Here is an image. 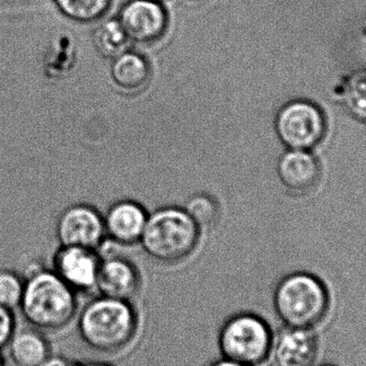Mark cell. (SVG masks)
Segmentation results:
<instances>
[{
	"label": "cell",
	"mask_w": 366,
	"mask_h": 366,
	"mask_svg": "<svg viewBox=\"0 0 366 366\" xmlns=\"http://www.w3.org/2000/svg\"><path fill=\"white\" fill-rule=\"evenodd\" d=\"M16 329L14 311L0 307V350L6 347Z\"/></svg>",
	"instance_id": "44dd1931"
},
{
	"label": "cell",
	"mask_w": 366,
	"mask_h": 366,
	"mask_svg": "<svg viewBox=\"0 0 366 366\" xmlns=\"http://www.w3.org/2000/svg\"><path fill=\"white\" fill-rule=\"evenodd\" d=\"M275 132L287 149L313 150L328 131L324 111L305 99L285 103L275 116Z\"/></svg>",
	"instance_id": "8992f818"
},
{
	"label": "cell",
	"mask_w": 366,
	"mask_h": 366,
	"mask_svg": "<svg viewBox=\"0 0 366 366\" xmlns=\"http://www.w3.org/2000/svg\"><path fill=\"white\" fill-rule=\"evenodd\" d=\"M274 337L268 322L256 313L239 312L222 324L217 347L222 358L249 366L268 360Z\"/></svg>",
	"instance_id": "5b68a950"
},
{
	"label": "cell",
	"mask_w": 366,
	"mask_h": 366,
	"mask_svg": "<svg viewBox=\"0 0 366 366\" xmlns=\"http://www.w3.org/2000/svg\"><path fill=\"white\" fill-rule=\"evenodd\" d=\"M21 315L29 326L45 333L64 330L79 313V298L51 268L31 264L24 275Z\"/></svg>",
	"instance_id": "6da1fadb"
},
{
	"label": "cell",
	"mask_w": 366,
	"mask_h": 366,
	"mask_svg": "<svg viewBox=\"0 0 366 366\" xmlns=\"http://www.w3.org/2000/svg\"><path fill=\"white\" fill-rule=\"evenodd\" d=\"M94 43L102 57L114 59L128 51L131 41L118 19H107L94 29Z\"/></svg>",
	"instance_id": "2e32d148"
},
{
	"label": "cell",
	"mask_w": 366,
	"mask_h": 366,
	"mask_svg": "<svg viewBox=\"0 0 366 366\" xmlns=\"http://www.w3.org/2000/svg\"><path fill=\"white\" fill-rule=\"evenodd\" d=\"M62 14L79 23H94L102 19L113 0H54Z\"/></svg>",
	"instance_id": "e0dca14e"
},
{
	"label": "cell",
	"mask_w": 366,
	"mask_h": 366,
	"mask_svg": "<svg viewBox=\"0 0 366 366\" xmlns=\"http://www.w3.org/2000/svg\"><path fill=\"white\" fill-rule=\"evenodd\" d=\"M4 350L13 366H39L53 355L46 333L31 326L16 329Z\"/></svg>",
	"instance_id": "9a60e30c"
},
{
	"label": "cell",
	"mask_w": 366,
	"mask_h": 366,
	"mask_svg": "<svg viewBox=\"0 0 366 366\" xmlns=\"http://www.w3.org/2000/svg\"><path fill=\"white\" fill-rule=\"evenodd\" d=\"M112 60V81L120 92L133 96L148 87L152 81V68L143 54L129 49Z\"/></svg>",
	"instance_id": "5bb4252c"
},
{
	"label": "cell",
	"mask_w": 366,
	"mask_h": 366,
	"mask_svg": "<svg viewBox=\"0 0 366 366\" xmlns=\"http://www.w3.org/2000/svg\"><path fill=\"white\" fill-rule=\"evenodd\" d=\"M273 307L286 327L311 329L322 322L328 313V290L315 275L292 273L277 283L273 292Z\"/></svg>",
	"instance_id": "277c9868"
},
{
	"label": "cell",
	"mask_w": 366,
	"mask_h": 366,
	"mask_svg": "<svg viewBox=\"0 0 366 366\" xmlns=\"http://www.w3.org/2000/svg\"><path fill=\"white\" fill-rule=\"evenodd\" d=\"M105 236L104 219L89 204L66 207L56 222V237L60 245L96 251L102 244Z\"/></svg>",
	"instance_id": "52a82bcc"
},
{
	"label": "cell",
	"mask_w": 366,
	"mask_h": 366,
	"mask_svg": "<svg viewBox=\"0 0 366 366\" xmlns=\"http://www.w3.org/2000/svg\"><path fill=\"white\" fill-rule=\"evenodd\" d=\"M208 366H249L245 365H241V363L234 362V361L227 360V359H219V360L213 361Z\"/></svg>",
	"instance_id": "603a6c76"
},
{
	"label": "cell",
	"mask_w": 366,
	"mask_h": 366,
	"mask_svg": "<svg viewBox=\"0 0 366 366\" xmlns=\"http://www.w3.org/2000/svg\"><path fill=\"white\" fill-rule=\"evenodd\" d=\"M100 258L94 249L59 245L51 259V270L75 292L96 290Z\"/></svg>",
	"instance_id": "9c48e42d"
},
{
	"label": "cell",
	"mask_w": 366,
	"mask_h": 366,
	"mask_svg": "<svg viewBox=\"0 0 366 366\" xmlns=\"http://www.w3.org/2000/svg\"><path fill=\"white\" fill-rule=\"evenodd\" d=\"M317 352V340L310 329L286 327L273 340L270 357L274 366H313Z\"/></svg>",
	"instance_id": "7c38bea8"
},
{
	"label": "cell",
	"mask_w": 366,
	"mask_h": 366,
	"mask_svg": "<svg viewBox=\"0 0 366 366\" xmlns=\"http://www.w3.org/2000/svg\"><path fill=\"white\" fill-rule=\"evenodd\" d=\"M141 285L139 269L131 260L119 256L101 260L96 283L99 296L132 302Z\"/></svg>",
	"instance_id": "30bf717a"
},
{
	"label": "cell",
	"mask_w": 366,
	"mask_h": 366,
	"mask_svg": "<svg viewBox=\"0 0 366 366\" xmlns=\"http://www.w3.org/2000/svg\"><path fill=\"white\" fill-rule=\"evenodd\" d=\"M160 1H163V0H160Z\"/></svg>",
	"instance_id": "83f0119b"
},
{
	"label": "cell",
	"mask_w": 366,
	"mask_h": 366,
	"mask_svg": "<svg viewBox=\"0 0 366 366\" xmlns=\"http://www.w3.org/2000/svg\"><path fill=\"white\" fill-rule=\"evenodd\" d=\"M199 229L184 208L164 207L148 215L141 244L157 262L177 264L195 251Z\"/></svg>",
	"instance_id": "3957f363"
},
{
	"label": "cell",
	"mask_w": 366,
	"mask_h": 366,
	"mask_svg": "<svg viewBox=\"0 0 366 366\" xmlns=\"http://www.w3.org/2000/svg\"><path fill=\"white\" fill-rule=\"evenodd\" d=\"M320 366H333V365H320Z\"/></svg>",
	"instance_id": "4316f807"
},
{
	"label": "cell",
	"mask_w": 366,
	"mask_h": 366,
	"mask_svg": "<svg viewBox=\"0 0 366 366\" xmlns=\"http://www.w3.org/2000/svg\"><path fill=\"white\" fill-rule=\"evenodd\" d=\"M77 366H115L109 363L102 362V361H88L85 363H79Z\"/></svg>",
	"instance_id": "cb8c5ba5"
},
{
	"label": "cell",
	"mask_w": 366,
	"mask_h": 366,
	"mask_svg": "<svg viewBox=\"0 0 366 366\" xmlns=\"http://www.w3.org/2000/svg\"><path fill=\"white\" fill-rule=\"evenodd\" d=\"M103 219L107 236L119 244L132 245L141 242L148 214L139 202L120 200L109 207Z\"/></svg>",
	"instance_id": "4fadbf2b"
},
{
	"label": "cell",
	"mask_w": 366,
	"mask_h": 366,
	"mask_svg": "<svg viewBox=\"0 0 366 366\" xmlns=\"http://www.w3.org/2000/svg\"><path fill=\"white\" fill-rule=\"evenodd\" d=\"M139 316L130 301L99 296L83 307L77 332L94 352L114 355L126 350L137 337Z\"/></svg>",
	"instance_id": "7a4b0ae2"
},
{
	"label": "cell",
	"mask_w": 366,
	"mask_h": 366,
	"mask_svg": "<svg viewBox=\"0 0 366 366\" xmlns=\"http://www.w3.org/2000/svg\"><path fill=\"white\" fill-rule=\"evenodd\" d=\"M118 21L131 42L143 45L162 40L169 27V11L160 0H129Z\"/></svg>",
	"instance_id": "ba28073f"
},
{
	"label": "cell",
	"mask_w": 366,
	"mask_h": 366,
	"mask_svg": "<svg viewBox=\"0 0 366 366\" xmlns=\"http://www.w3.org/2000/svg\"><path fill=\"white\" fill-rule=\"evenodd\" d=\"M277 173L288 191L305 194L320 182L322 167L312 150L287 149L277 161Z\"/></svg>",
	"instance_id": "8fae6325"
},
{
	"label": "cell",
	"mask_w": 366,
	"mask_h": 366,
	"mask_svg": "<svg viewBox=\"0 0 366 366\" xmlns=\"http://www.w3.org/2000/svg\"><path fill=\"white\" fill-rule=\"evenodd\" d=\"M0 366H6V359L2 355L1 350H0Z\"/></svg>",
	"instance_id": "d4e9b609"
},
{
	"label": "cell",
	"mask_w": 366,
	"mask_h": 366,
	"mask_svg": "<svg viewBox=\"0 0 366 366\" xmlns=\"http://www.w3.org/2000/svg\"><path fill=\"white\" fill-rule=\"evenodd\" d=\"M24 275L12 269H0V307L19 309L24 292Z\"/></svg>",
	"instance_id": "d6986e66"
},
{
	"label": "cell",
	"mask_w": 366,
	"mask_h": 366,
	"mask_svg": "<svg viewBox=\"0 0 366 366\" xmlns=\"http://www.w3.org/2000/svg\"><path fill=\"white\" fill-rule=\"evenodd\" d=\"M187 1H189V2H197V1H202V0H187Z\"/></svg>",
	"instance_id": "484cf974"
},
{
	"label": "cell",
	"mask_w": 366,
	"mask_h": 366,
	"mask_svg": "<svg viewBox=\"0 0 366 366\" xmlns=\"http://www.w3.org/2000/svg\"><path fill=\"white\" fill-rule=\"evenodd\" d=\"M339 96L352 117L366 122V72L355 73L350 76Z\"/></svg>",
	"instance_id": "ac0fdd59"
},
{
	"label": "cell",
	"mask_w": 366,
	"mask_h": 366,
	"mask_svg": "<svg viewBox=\"0 0 366 366\" xmlns=\"http://www.w3.org/2000/svg\"><path fill=\"white\" fill-rule=\"evenodd\" d=\"M79 363L76 361L70 360L66 357L59 356V355H51L45 362L39 366H77Z\"/></svg>",
	"instance_id": "7402d4cb"
},
{
	"label": "cell",
	"mask_w": 366,
	"mask_h": 366,
	"mask_svg": "<svg viewBox=\"0 0 366 366\" xmlns=\"http://www.w3.org/2000/svg\"><path fill=\"white\" fill-rule=\"evenodd\" d=\"M185 211L199 227L212 225L219 215V206L214 198L207 194H196L187 200Z\"/></svg>",
	"instance_id": "ffe728a7"
}]
</instances>
